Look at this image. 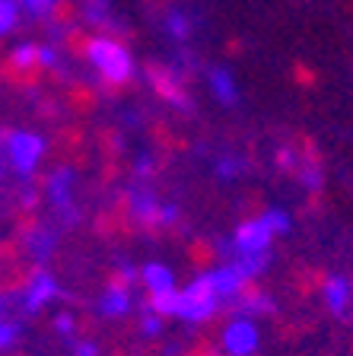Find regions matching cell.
<instances>
[{
    "instance_id": "obj_1",
    "label": "cell",
    "mask_w": 353,
    "mask_h": 356,
    "mask_svg": "<svg viewBox=\"0 0 353 356\" xmlns=\"http://www.w3.org/2000/svg\"><path fill=\"white\" fill-rule=\"evenodd\" d=\"M83 54H86V60L93 64V70H96L105 83H111V86H125V83H131L134 58H131V51H127L125 44L118 42V38H111V35L86 38Z\"/></svg>"
},
{
    "instance_id": "obj_2",
    "label": "cell",
    "mask_w": 353,
    "mask_h": 356,
    "mask_svg": "<svg viewBox=\"0 0 353 356\" xmlns=\"http://www.w3.org/2000/svg\"><path fill=\"white\" fill-rule=\"evenodd\" d=\"M223 305V293L220 286H217L214 274L207 277H198V280H191L188 286L182 289V318L188 321H204L210 312H217Z\"/></svg>"
},
{
    "instance_id": "obj_3",
    "label": "cell",
    "mask_w": 353,
    "mask_h": 356,
    "mask_svg": "<svg viewBox=\"0 0 353 356\" xmlns=\"http://www.w3.org/2000/svg\"><path fill=\"white\" fill-rule=\"evenodd\" d=\"M3 147H7V159L22 178H32L45 156V137L32 131H13L3 137Z\"/></svg>"
},
{
    "instance_id": "obj_4",
    "label": "cell",
    "mask_w": 353,
    "mask_h": 356,
    "mask_svg": "<svg viewBox=\"0 0 353 356\" xmlns=\"http://www.w3.org/2000/svg\"><path fill=\"white\" fill-rule=\"evenodd\" d=\"M229 299H233L235 309H245V312H271V296H267V289H265V283H261V277H258V270L235 267Z\"/></svg>"
},
{
    "instance_id": "obj_5",
    "label": "cell",
    "mask_w": 353,
    "mask_h": 356,
    "mask_svg": "<svg viewBox=\"0 0 353 356\" xmlns=\"http://www.w3.org/2000/svg\"><path fill=\"white\" fill-rule=\"evenodd\" d=\"M265 210H261L258 216H249V220L239 222V229H235V236H233V245L245 254V258H258V254H265V248L271 245V238L277 236V232L271 229V222H267Z\"/></svg>"
},
{
    "instance_id": "obj_6",
    "label": "cell",
    "mask_w": 353,
    "mask_h": 356,
    "mask_svg": "<svg viewBox=\"0 0 353 356\" xmlns=\"http://www.w3.org/2000/svg\"><path fill=\"white\" fill-rule=\"evenodd\" d=\"M134 283H137V270H131V267L118 264L111 267L109 274H105V309L109 312H125L127 309V299H131V289Z\"/></svg>"
},
{
    "instance_id": "obj_7",
    "label": "cell",
    "mask_w": 353,
    "mask_h": 356,
    "mask_svg": "<svg viewBox=\"0 0 353 356\" xmlns=\"http://www.w3.org/2000/svg\"><path fill=\"white\" fill-rule=\"evenodd\" d=\"M143 305L153 315L156 325L182 318V289L166 286V289H143Z\"/></svg>"
},
{
    "instance_id": "obj_8",
    "label": "cell",
    "mask_w": 353,
    "mask_h": 356,
    "mask_svg": "<svg viewBox=\"0 0 353 356\" xmlns=\"http://www.w3.org/2000/svg\"><path fill=\"white\" fill-rule=\"evenodd\" d=\"M188 261H191L198 277L214 274V270L223 267V245L210 242V238H194V242L188 245Z\"/></svg>"
},
{
    "instance_id": "obj_9",
    "label": "cell",
    "mask_w": 353,
    "mask_h": 356,
    "mask_svg": "<svg viewBox=\"0 0 353 356\" xmlns=\"http://www.w3.org/2000/svg\"><path fill=\"white\" fill-rule=\"evenodd\" d=\"M331 280H334L331 270H324V267H309V270L296 274L293 289L299 299H315V296H324V293H328Z\"/></svg>"
},
{
    "instance_id": "obj_10",
    "label": "cell",
    "mask_w": 353,
    "mask_h": 356,
    "mask_svg": "<svg viewBox=\"0 0 353 356\" xmlns=\"http://www.w3.org/2000/svg\"><path fill=\"white\" fill-rule=\"evenodd\" d=\"M74 178H77V172L70 169V165H58V169L48 172V178H45V194L52 197V204H58V207H70V188H74Z\"/></svg>"
},
{
    "instance_id": "obj_11",
    "label": "cell",
    "mask_w": 353,
    "mask_h": 356,
    "mask_svg": "<svg viewBox=\"0 0 353 356\" xmlns=\"http://www.w3.org/2000/svg\"><path fill=\"white\" fill-rule=\"evenodd\" d=\"M207 83H210V92L217 96V102L220 105H235L239 102V86H235V76L229 74V70L214 67L210 76H207Z\"/></svg>"
},
{
    "instance_id": "obj_12",
    "label": "cell",
    "mask_w": 353,
    "mask_h": 356,
    "mask_svg": "<svg viewBox=\"0 0 353 356\" xmlns=\"http://www.w3.org/2000/svg\"><path fill=\"white\" fill-rule=\"evenodd\" d=\"M137 283L143 289H166V286H175V277H172L169 267L162 264H147L137 270Z\"/></svg>"
},
{
    "instance_id": "obj_13",
    "label": "cell",
    "mask_w": 353,
    "mask_h": 356,
    "mask_svg": "<svg viewBox=\"0 0 353 356\" xmlns=\"http://www.w3.org/2000/svg\"><path fill=\"white\" fill-rule=\"evenodd\" d=\"M10 64H13L16 74H29V70H36L38 67V44H32V42L16 44L13 51H10Z\"/></svg>"
},
{
    "instance_id": "obj_14",
    "label": "cell",
    "mask_w": 353,
    "mask_h": 356,
    "mask_svg": "<svg viewBox=\"0 0 353 356\" xmlns=\"http://www.w3.org/2000/svg\"><path fill=\"white\" fill-rule=\"evenodd\" d=\"M226 350L229 353H249V350H255V331L249 325H233L226 334Z\"/></svg>"
},
{
    "instance_id": "obj_15",
    "label": "cell",
    "mask_w": 353,
    "mask_h": 356,
    "mask_svg": "<svg viewBox=\"0 0 353 356\" xmlns=\"http://www.w3.org/2000/svg\"><path fill=\"white\" fill-rule=\"evenodd\" d=\"M166 29H169V35L175 38V42H185V38L191 35V19H188L182 10H169V13H166Z\"/></svg>"
},
{
    "instance_id": "obj_16",
    "label": "cell",
    "mask_w": 353,
    "mask_h": 356,
    "mask_svg": "<svg viewBox=\"0 0 353 356\" xmlns=\"http://www.w3.org/2000/svg\"><path fill=\"white\" fill-rule=\"evenodd\" d=\"M19 0H0V35H7V32H13L16 26H19Z\"/></svg>"
},
{
    "instance_id": "obj_17",
    "label": "cell",
    "mask_w": 353,
    "mask_h": 356,
    "mask_svg": "<svg viewBox=\"0 0 353 356\" xmlns=\"http://www.w3.org/2000/svg\"><path fill=\"white\" fill-rule=\"evenodd\" d=\"M58 3H61V0H19V7L26 10L29 16H36V19H45V16H52Z\"/></svg>"
},
{
    "instance_id": "obj_18",
    "label": "cell",
    "mask_w": 353,
    "mask_h": 356,
    "mask_svg": "<svg viewBox=\"0 0 353 356\" xmlns=\"http://www.w3.org/2000/svg\"><path fill=\"white\" fill-rule=\"evenodd\" d=\"M48 296H54V283H52V277L45 274L42 280H38L36 286L29 289V296H26V299H29V305H32V309H38V305H42Z\"/></svg>"
},
{
    "instance_id": "obj_19",
    "label": "cell",
    "mask_w": 353,
    "mask_h": 356,
    "mask_svg": "<svg viewBox=\"0 0 353 356\" xmlns=\"http://www.w3.org/2000/svg\"><path fill=\"white\" fill-rule=\"evenodd\" d=\"M61 64V54L54 44H38V67L42 70H54Z\"/></svg>"
},
{
    "instance_id": "obj_20",
    "label": "cell",
    "mask_w": 353,
    "mask_h": 356,
    "mask_svg": "<svg viewBox=\"0 0 353 356\" xmlns=\"http://www.w3.org/2000/svg\"><path fill=\"white\" fill-rule=\"evenodd\" d=\"M153 169H156L153 156H137V163H134V175H137V178H147Z\"/></svg>"
},
{
    "instance_id": "obj_21",
    "label": "cell",
    "mask_w": 353,
    "mask_h": 356,
    "mask_svg": "<svg viewBox=\"0 0 353 356\" xmlns=\"http://www.w3.org/2000/svg\"><path fill=\"white\" fill-rule=\"evenodd\" d=\"M239 169H242V163H235V159H223V163L217 165V172H220L223 178H226V175H235Z\"/></svg>"
},
{
    "instance_id": "obj_22",
    "label": "cell",
    "mask_w": 353,
    "mask_h": 356,
    "mask_svg": "<svg viewBox=\"0 0 353 356\" xmlns=\"http://www.w3.org/2000/svg\"><path fill=\"white\" fill-rule=\"evenodd\" d=\"M347 293H350V309H353V277H347Z\"/></svg>"
},
{
    "instance_id": "obj_23",
    "label": "cell",
    "mask_w": 353,
    "mask_h": 356,
    "mask_svg": "<svg viewBox=\"0 0 353 356\" xmlns=\"http://www.w3.org/2000/svg\"><path fill=\"white\" fill-rule=\"evenodd\" d=\"M83 3H109V0H83Z\"/></svg>"
},
{
    "instance_id": "obj_24",
    "label": "cell",
    "mask_w": 353,
    "mask_h": 356,
    "mask_svg": "<svg viewBox=\"0 0 353 356\" xmlns=\"http://www.w3.org/2000/svg\"><path fill=\"white\" fill-rule=\"evenodd\" d=\"M350 356H353V334H350Z\"/></svg>"
},
{
    "instance_id": "obj_25",
    "label": "cell",
    "mask_w": 353,
    "mask_h": 356,
    "mask_svg": "<svg viewBox=\"0 0 353 356\" xmlns=\"http://www.w3.org/2000/svg\"><path fill=\"white\" fill-rule=\"evenodd\" d=\"M290 356H302V353H290Z\"/></svg>"
}]
</instances>
